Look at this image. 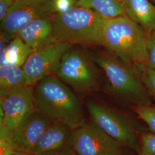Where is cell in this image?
<instances>
[{"instance_id":"cell-20","label":"cell","mask_w":155,"mask_h":155,"mask_svg":"<svg viewBox=\"0 0 155 155\" xmlns=\"http://www.w3.org/2000/svg\"><path fill=\"white\" fill-rule=\"evenodd\" d=\"M139 72L151 98L155 101V70L144 67Z\"/></svg>"},{"instance_id":"cell-12","label":"cell","mask_w":155,"mask_h":155,"mask_svg":"<svg viewBox=\"0 0 155 155\" xmlns=\"http://www.w3.org/2000/svg\"><path fill=\"white\" fill-rule=\"evenodd\" d=\"M72 129L66 125L53 122L39 140L33 153L36 155H66L72 150Z\"/></svg>"},{"instance_id":"cell-27","label":"cell","mask_w":155,"mask_h":155,"mask_svg":"<svg viewBox=\"0 0 155 155\" xmlns=\"http://www.w3.org/2000/svg\"><path fill=\"white\" fill-rule=\"evenodd\" d=\"M151 1H152L153 3H155V0H151Z\"/></svg>"},{"instance_id":"cell-3","label":"cell","mask_w":155,"mask_h":155,"mask_svg":"<svg viewBox=\"0 0 155 155\" xmlns=\"http://www.w3.org/2000/svg\"><path fill=\"white\" fill-rule=\"evenodd\" d=\"M93 59L105 72L113 94L134 107L152 105V98L136 68L113 55L97 54Z\"/></svg>"},{"instance_id":"cell-17","label":"cell","mask_w":155,"mask_h":155,"mask_svg":"<svg viewBox=\"0 0 155 155\" xmlns=\"http://www.w3.org/2000/svg\"><path fill=\"white\" fill-rule=\"evenodd\" d=\"M27 86V78L22 67L0 66V95Z\"/></svg>"},{"instance_id":"cell-7","label":"cell","mask_w":155,"mask_h":155,"mask_svg":"<svg viewBox=\"0 0 155 155\" xmlns=\"http://www.w3.org/2000/svg\"><path fill=\"white\" fill-rule=\"evenodd\" d=\"M0 108L4 113L1 122V140H8L37 111L33 90L27 86L0 95Z\"/></svg>"},{"instance_id":"cell-28","label":"cell","mask_w":155,"mask_h":155,"mask_svg":"<svg viewBox=\"0 0 155 155\" xmlns=\"http://www.w3.org/2000/svg\"><path fill=\"white\" fill-rule=\"evenodd\" d=\"M16 1H17V0H16Z\"/></svg>"},{"instance_id":"cell-21","label":"cell","mask_w":155,"mask_h":155,"mask_svg":"<svg viewBox=\"0 0 155 155\" xmlns=\"http://www.w3.org/2000/svg\"><path fill=\"white\" fill-rule=\"evenodd\" d=\"M146 52L147 57V67L155 70V31L147 32Z\"/></svg>"},{"instance_id":"cell-24","label":"cell","mask_w":155,"mask_h":155,"mask_svg":"<svg viewBox=\"0 0 155 155\" xmlns=\"http://www.w3.org/2000/svg\"><path fill=\"white\" fill-rule=\"evenodd\" d=\"M9 155H36L33 152L27 151H20V150H13Z\"/></svg>"},{"instance_id":"cell-10","label":"cell","mask_w":155,"mask_h":155,"mask_svg":"<svg viewBox=\"0 0 155 155\" xmlns=\"http://www.w3.org/2000/svg\"><path fill=\"white\" fill-rule=\"evenodd\" d=\"M56 13L53 0H17L1 22V29L12 36L32 20L54 16Z\"/></svg>"},{"instance_id":"cell-16","label":"cell","mask_w":155,"mask_h":155,"mask_svg":"<svg viewBox=\"0 0 155 155\" xmlns=\"http://www.w3.org/2000/svg\"><path fill=\"white\" fill-rule=\"evenodd\" d=\"M75 6L91 9L105 19L127 16L122 0H77Z\"/></svg>"},{"instance_id":"cell-11","label":"cell","mask_w":155,"mask_h":155,"mask_svg":"<svg viewBox=\"0 0 155 155\" xmlns=\"http://www.w3.org/2000/svg\"><path fill=\"white\" fill-rule=\"evenodd\" d=\"M52 123L36 111L6 140L13 150L33 152L39 140Z\"/></svg>"},{"instance_id":"cell-8","label":"cell","mask_w":155,"mask_h":155,"mask_svg":"<svg viewBox=\"0 0 155 155\" xmlns=\"http://www.w3.org/2000/svg\"><path fill=\"white\" fill-rule=\"evenodd\" d=\"M71 140L79 155H117L124 148L92 120L72 130Z\"/></svg>"},{"instance_id":"cell-23","label":"cell","mask_w":155,"mask_h":155,"mask_svg":"<svg viewBox=\"0 0 155 155\" xmlns=\"http://www.w3.org/2000/svg\"><path fill=\"white\" fill-rule=\"evenodd\" d=\"M16 0H0V21L5 18Z\"/></svg>"},{"instance_id":"cell-6","label":"cell","mask_w":155,"mask_h":155,"mask_svg":"<svg viewBox=\"0 0 155 155\" xmlns=\"http://www.w3.org/2000/svg\"><path fill=\"white\" fill-rule=\"evenodd\" d=\"M56 76L79 94L93 92L98 87V78L93 61L79 50H68L63 56Z\"/></svg>"},{"instance_id":"cell-14","label":"cell","mask_w":155,"mask_h":155,"mask_svg":"<svg viewBox=\"0 0 155 155\" xmlns=\"http://www.w3.org/2000/svg\"><path fill=\"white\" fill-rule=\"evenodd\" d=\"M127 16L147 32L155 31V4L150 0H122Z\"/></svg>"},{"instance_id":"cell-18","label":"cell","mask_w":155,"mask_h":155,"mask_svg":"<svg viewBox=\"0 0 155 155\" xmlns=\"http://www.w3.org/2000/svg\"><path fill=\"white\" fill-rule=\"evenodd\" d=\"M134 109L139 118L147 124L150 132L155 134V106L134 107Z\"/></svg>"},{"instance_id":"cell-15","label":"cell","mask_w":155,"mask_h":155,"mask_svg":"<svg viewBox=\"0 0 155 155\" xmlns=\"http://www.w3.org/2000/svg\"><path fill=\"white\" fill-rule=\"evenodd\" d=\"M33 50L16 36L10 44L1 50L0 66L22 67Z\"/></svg>"},{"instance_id":"cell-26","label":"cell","mask_w":155,"mask_h":155,"mask_svg":"<svg viewBox=\"0 0 155 155\" xmlns=\"http://www.w3.org/2000/svg\"><path fill=\"white\" fill-rule=\"evenodd\" d=\"M117 155H134L131 152H124V150L121 151L120 153H118Z\"/></svg>"},{"instance_id":"cell-5","label":"cell","mask_w":155,"mask_h":155,"mask_svg":"<svg viewBox=\"0 0 155 155\" xmlns=\"http://www.w3.org/2000/svg\"><path fill=\"white\" fill-rule=\"evenodd\" d=\"M86 106L91 119L124 147L137 153L140 147V134L133 122L126 117L99 103L88 101Z\"/></svg>"},{"instance_id":"cell-2","label":"cell","mask_w":155,"mask_h":155,"mask_svg":"<svg viewBox=\"0 0 155 155\" xmlns=\"http://www.w3.org/2000/svg\"><path fill=\"white\" fill-rule=\"evenodd\" d=\"M147 32L127 16L106 19L98 45L138 71L147 65Z\"/></svg>"},{"instance_id":"cell-25","label":"cell","mask_w":155,"mask_h":155,"mask_svg":"<svg viewBox=\"0 0 155 155\" xmlns=\"http://www.w3.org/2000/svg\"><path fill=\"white\" fill-rule=\"evenodd\" d=\"M66 155H79L74 150H70Z\"/></svg>"},{"instance_id":"cell-4","label":"cell","mask_w":155,"mask_h":155,"mask_svg":"<svg viewBox=\"0 0 155 155\" xmlns=\"http://www.w3.org/2000/svg\"><path fill=\"white\" fill-rule=\"evenodd\" d=\"M54 33L57 41L98 45L105 18L88 8L75 6L54 15Z\"/></svg>"},{"instance_id":"cell-13","label":"cell","mask_w":155,"mask_h":155,"mask_svg":"<svg viewBox=\"0 0 155 155\" xmlns=\"http://www.w3.org/2000/svg\"><path fill=\"white\" fill-rule=\"evenodd\" d=\"M16 36L32 50L57 41L54 37L53 20L50 17L32 20L22 27Z\"/></svg>"},{"instance_id":"cell-1","label":"cell","mask_w":155,"mask_h":155,"mask_svg":"<svg viewBox=\"0 0 155 155\" xmlns=\"http://www.w3.org/2000/svg\"><path fill=\"white\" fill-rule=\"evenodd\" d=\"M33 93L37 111L52 122L63 124L72 130L86 122L79 98L59 78L50 75L41 79Z\"/></svg>"},{"instance_id":"cell-19","label":"cell","mask_w":155,"mask_h":155,"mask_svg":"<svg viewBox=\"0 0 155 155\" xmlns=\"http://www.w3.org/2000/svg\"><path fill=\"white\" fill-rule=\"evenodd\" d=\"M140 147L137 155H155V134L144 132L140 134Z\"/></svg>"},{"instance_id":"cell-22","label":"cell","mask_w":155,"mask_h":155,"mask_svg":"<svg viewBox=\"0 0 155 155\" xmlns=\"http://www.w3.org/2000/svg\"><path fill=\"white\" fill-rule=\"evenodd\" d=\"M56 13L66 11L76 5L77 0H53Z\"/></svg>"},{"instance_id":"cell-9","label":"cell","mask_w":155,"mask_h":155,"mask_svg":"<svg viewBox=\"0 0 155 155\" xmlns=\"http://www.w3.org/2000/svg\"><path fill=\"white\" fill-rule=\"evenodd\" d=\"M71 48L68 43L55 41L33 50L22 67L28 86L55 74L63 56Z\"/></svg>"}]
</instances>
